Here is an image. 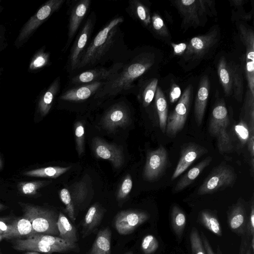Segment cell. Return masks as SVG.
Instances as JSON below:
<instances>
[{
    "instance_id": "54",
    "label": "cell",
    "mask_w": 254,
    "mask_h": 254,
    "mask_svg": "<svg viewBox=\"0 0 254 254\" xmlns=\"http://www.w3.org/2000/svg\"><path fill=\"white\" fill-rule=\"evenodd\" d=\"M252 251H254V235L252 236Z\"/></svg>"
},
{
    "instance_id": "1",
    "label": "cell",
    "mask_w": 254,
    "mask_h": 254,
    "mask_svg": "<svg viewBox=\"0 0 254 254\" xmlns=\"http://www.w3.org/2000/svg\"><path fill=\"white\" fill-rule=\"evenodd\" d=\"M124 19L116 16L108 22L89 42L84 51L76 71L101 66L109 61L115 63L125 61L129 52L126 50L120 26Z\"/></svg>"
},
{
    "instance_id": "57",
    "label": "cell",
    "mask_w": 254,
    "mask_h": 254,
    "mask_svg": "<svg viewBox=\"0 0 254 254\" xmlns=\"http://www.w3.org/2000/svg\"><path fill=\"white\" fill-rule=\"evenodd\" d=\"M246 254H252L251 250L249 249L247 251Z\"/></svg>"
},
{
    "instance_id": "17",
    "label": "cell",
    "mask_w": 254,
    "mask_h": 254,
    "mask_svg": "<svg viewBox=\"0 0 254 254\" xmlns=\"http://www.w3.org/2000/svg\"><path fill=\"white\" fill-rule=\"evenodd\" d=\"M91 5L90 0H80L72 4L70 8L68 23L67 39L64 48L66 51L78 31Z\"/></svg>"
},
{
    "instance_id": "24",
    "label": "cell",
    "mask_w": 254,
    "mask_h": 254,
    "mask_svg": "<svg viewBox=\"0 0 254 254\" xmlns=\"http://www.w3.org/2000/svg\"><path fill=\"white\" fill-rule=\"evenodd\" d=\"M112 232L109 227L100 230L87 254H110Z\"/></svg>"
},
{
    "instance_id": "2",
    "label": "cell",
    "mask_w": 254,
    "mask_h": 254,
    "mask_svg": "<svg viewBox=\"0 0 254 254\" xmlns=\"http://www.w3.org/2000/svg\"><path fill=\"white\" fill-rule=\"evenodd\" d=\"M154 55L148 52H131L121 69L97 92L94 99L103 100L114 98L135 91L134 82L144 75L154 64Z\"/></svg>"
},
{
    "instance_id": "46",
    "label": "cell",
    "mask_w": 254,
    "mask_h": 254,
    "mask_svg": "<svg viewBox=\"0 0 254 254\" xmlns=\"http://www.w3.org/2000/svg\"><path fill=\"white\" fill-rule=\"evenodd\" d=\"M181 95V90L179 86L173 83L171 87L169 93V99L172 103H174L178 100Z\"/></svg>"
},
{
    "instance_id": "42",
    "label": "cell",
    "mask_w": 254,
    "mask_h": 254,
    "mask_svg": "<svg viewBox=\"0 0 254 254\" xmlns=\"http://www.w3.org/2000/svg\"><path fill=\"white\" fill-rule=\"evenodd\" d=\"M132 187V181L130 174H127L124 178L117 194V199L122 201L126 199L129 194Z\"/></svg>"
},
{
    "instance_id": "11",
    "label": "cell",
    "mask_w": 254,
    "mask_h": 254,
    "mask_svg": "<svg viewBox=\"0 0 254 254\" xmlns=\"http://www.w3.org/2000/svg\"><path fill=\"white\" fill-rule=\"evenodd\" d=\"M149 218L148 213L144 211L134 209L123 210L114 217V227L120 235H129Z\"/></svg>"
},
{
    "instance_id": "9",
    "label": "cell",
    "mask_w": 254,
    "mask_h": 254,
    "mask_svg": "<svg viewBox=\"0 0 254 254\" xmlns=\"http://www.w3.org/2000/svg\"><path fill=\"white\" fill-rule=\"evenodd\" d=\"M236 179V175L229 167L220 165L207 176L199 187L197 193L204 195L213 193L230 186Z\"/></svg>"
},
{
    "instance_id": "36",
    "label": "cell",
    "mask_w": 254,
    "mask_h": 254,
    "mask_svg": "<svg viewBox=\"0 0 254 254\" xmlns=\"http://www.w3.org/2000/svg\"><path fill=\"white\" fill-rule=\"evenodd\" d=\"M60 86V77H58L44 94L40 104V111L43 116L47 115L49 112L54 97L59 91Z\"/></svg>"
},
{
    "instance_id": "21",
    "label": "cell",
    "mask_w": 254,
    "mask_h": 254,
    "mask_svg": "<svg viewBox=\"0 0 254 254\" xmlns=\"http://www.w3.org/2000/svg\"><path fill=\"white\" fill-rule=\"evenodd\" d=\"M209 81L206 75L201 77L197 90L194 106V115L197 126L202 122L209 93Z\"/></svg>"
},
{
    "instance_id": "10",
    "label": "cell",
    "mask_w": 254,
    "mask_h": 254,
    "mask_svg": "<svg viewBox=\"0 0 254 254\" xmlns=\"http://www.w3.org/2000/svg\"><path fill=\"white\" fill-rule=\"evenodd\" d=\"M124 61L114 63L109 67L99 66L89 68L73 76L69 83L72 86H78L95 82L107 81L121 69Z\"/></svg>"
},
{
    "instance_id": "51",
    "label": "cell",
    "mask_w": 254,
    "mask_h": 254,
    "mask_svg": "<svg viewBox=\"0 0 254 254\" xmlns=\"http://www.w3.org/2000/svg\"><path fill=\"white\" fill-rule=\"evenodd\" d=\"M2 219H0V234L2 235L9 228V224L6 223Z\"/></svg>"
},
{
    "instance_id": "43",
    "label": "cell",
    "mask_w": 254,
    "mask_h": 254,
    "mask_svg": "<svg viewBox=\"0 0 254 254\" xmlns=\"http://www.w3.org/2000/svg\"><path fill=\"white\" fill-rule=\"evenodd\" d=\"M141 247L144 254H152L158 249L159 243L153 235H147L142 239Z\"/></svg>"
},
{
    "instance_id": "25",
    "label": "cell",
    "mask_w": 254,
    "mask_h": 254,
    "mask_svg": "<svg viewBox=\"0 0 254 254\" xmlns=\"http://www.w3.org/2000/svg\"><path fill=\"white\" fill-rule=\"evenodd\" d=\"M212 160V158L211 156H208L184 174L177 183L174 188L175 191L182 190L190 185L202 171L210 164Z\"/></svg>"
},
{
    "instance_id": "29",
    "label": "cell",
    "mask_w": 254,
    "mask_h": 254,
    "mask_svg": "<svg viewBox=\"0 0 254 254\" xmlns=\"http://www.w3.org/2000/svg\"><path fill=\"white\" fill-rule=\"evenodd\" d=\"M75 211L80 209L85 202L88 194V187L85 180L75 183L68 190Z\"/></svg>"
},
{
    "instance_id": "30",
    "label": "cell",
    "mask_w": 254,
    "mask_h": 254,
    "mask_svg": "<svg viewBox=\"0 0 254 254\" xmlns=\"http://www.w3.org/2000/svg\"><path fill=\"white\" fill-rule=\"evenodd\" d=\"M231 74L232 94L240 101L243 95L244 82L240 67L234 64H228Z\"/></svg>"
},
{
    "instance_id": "58",
    "label": "cell",
    "mask_w": 254,
    "mask_h": 254,
    "mask_svg": "<svg viewBox=\"0 0 254 254\" xmlns=\"http://www.w3.org/2000/svg\"><path fill=\"white\" fill-rule=\"evenodd\" d=\"M3 239V236L1 234H0V241L2 239Z\"/></svg>"
},
{
    "instance_id": "38",
    "label": "cell",
    "mask_w": 254,
    "mask_h": 254,
    "mask_svg": "<svg viewBox=\"0 0 254 254\" xmlns=\"http://www.w3.org/2000/svg\"><path fill=\"white\" fill-rule=\"evenodd\" d=\"M60 197L65 206V211L72 221L75 220V211L70 192L67 189L64 188L60 191Z\"/></svg>"
},
{
    "instance_id": "49",
    "label": "cell",
    "mask_w": 254,
    "mask_h": 254,
    "mask_svg": "<svg viewBox=\"0 0 254 254\" xmlns=\"http://www.w3.org/2000/svg\"><path fill=\"white\" fill-rule=\"evenodd\" d=\"M49 59V55L46 54H42L36 58L34 62L35 67H41L44 65Z\"/></svg>"
},
{
    "instance_id": "4",
    "label": "cell",
    "mask_w": 254,
    "mask_h": 254,
    "mask_svg": "<svg viewBox=\"0 0 254 254\" xmlns=\"http://www.w3.org/2000/svg\"><path fill=\"white\" fill-rule=\"evenodd\" d=\"M23 212V217L31 224L35 234L59 237L57 226L59 214L53 210L38 205L19 203Z\"/></svg>"
},
{
    "instance_id": "34",
    "label": "cell",
    "mask_w": 254,
    "mask_h": 254,
    "mask_svg": "<svg viewBox=\"0 0 254 254\" xmlns=\"http://www.w3.org/2000/svg\"><path fill=\"white\" fill-rule=\"evenodd\" d=\"M199 222L209 231L218 236H222V229L216 216L208 210L201 211L198 216Z\"/></svg>"
},
{
    "instance_id": "32",
    "label": "cell",
    "mask_w": 254,
    "mask_h": 254,
    "mask_svg": "<svg viewBox=\"0 0 254 254\" xmlns=\"http://www.w3.org/2000/svg\"><path fill=\"white\" fill-rule=\"evenodd\" d=\"M217 73L225 96L232 94L231 74L228 64L225 58L222 57L217 65Z\"/></svg>"
},
{
    "instance_id": "15",
    "label": "cell",
    "mask_w": 254,
    "mask_h": 254,
    "mask_svg": "<svg viewBox=\"0 0 254 254\" xmlns=\"http://www.w3.org/2000/svg\"><path fill=\"white\" fill-rule=\"evenodd\" d=\"M168 161L167 151L162 146L148 152L143 171L144 179L150 182L158 179L165 171Z\"/></svg>"
},
{
    "instance_id": "47",
    "label": "cell",
    "mask_w": 254,
    "mask_h": 254,
    "mask_svg": "<svg viewBox=\"0 0 254 254\" xmlns=\"http://www.w3.org/2000/svg\"><path fill=\"white\" fill-rule=\"evenodd\" d=\"M175 55L183 56L185 54L188 47V43H180L178 44L171 43Z\"/></svg>"
},
{
    "instance_id": "44",
    "label": "cell",
    "mask_w": 254,
    "mask_h": 254,
    "mask_svg": "<svg viewBox=\"0 0 254 254\" xmlns=\"http://www.w3.org/2000/svg\"><path fill=\"white\" fill-rule=\"evenodd\" d=\"M235 130L241 143L242 145L247 144L250 136V129L246 123L241 121L235 126Z\"/></svg>"
},
{
    "instance_id": "33",
    "label": "cell",
    "mask_w": 254,
    "mask_h": 254,
    "mask_svg": "<svg viewBox=\"0 0 254 254\" xmlns=\"http://www.w3.org/2000/svg\"><path fill=\"white\" fill-rule=\"evenodd\" d=\"M71 166L61 167L59 166L47 167L38 168L23 173L25 176L31 177L57 178L68 171Z\"/></svg>"
},
{
    "instance_id": "27",
    "label": "cell",
    "mask_w": 254,
    "mask_h": 254,
    "mask_svg": "<svg viewBox=\"0 0 254 254\" xmlns=\"http://www.w3.org/2000/svg\"><path fill=\"white\" fill-rule=\"evenodd\" d=\"M57 226L59 237L71 243H77L78 238L76 229L62 212L59 214Z\"/></svg>"
},
{
    "instance_id": "48",
    "label": "cell",
    "mask_w": 254,
    "mask_h": 254,
    "mask_svg": "<svg viewBox=\"0 0 254 254\" xmlns=\"http://www.w3.org/2000/svg\"><path fill=\"white\" fill-rule=\"evenodd\" d=\"M247 233L250 236L254 234V206L253 203L251 206V212L249 220L247 224Z\"/></svg>"
},
{
    "instance_id": "50",
    "label": "cell",
    "mask_w": 254,
    "mask_h": 254,
    "mask_svg": "<svg viewBox=\"0 0 254 254\" xmlns=\"http://www.w3.org/2000/svg\"><path fill=\"white\" fill-rule=\"evenodd\" d=\"M201 240L205 249L206 254H215L213 251L207 238L202 232H201Z\"/></svg>"
},
{
    "instance_id": "59",
    "label": "cell",
    "mask_w": 254,
    "mask_h": 254,
    "mask_svg": "<svg viewBox=\"0 0 254 254\" xmlns=\"http://www.w3.org/2000/svg\"><path fill=\"white\" fill-rule=\"evenodd\" d=\"M125 254H133L131 252H128L127 253H126Z\"/></svg>"
},
{
    "instance_id": "31",
    "label": "cell",
    "mask_w": 254,
    "mask_h": 254,
    "mask_svg": "<svg viewBox=\"0 0 254 254\" xmlns=\"http://www.w3.org/2000/svg\"><path fill=\"white\" fill-rule=\"evenodd\" d=\"M154 97L160 127L162 132L165 133L168 117V106L164 94L159 87H157Z\"/></svg>"
},
{
    "instance_id": "8",
    "label": "cell",
    "mask_w": 254,
    "mask_h": 254,
    "mask_svg": "<svg viewBox=\"0 0 254 254\" xmlns=\"http://www.w3.org/2000/svg\"><path fill=\"white\" fill-rule=\"evenodd\" d=\"M95 22L96 15L92 12L86 19L71 48L66 66L70 73L76 71L81 57L89 43Z\"/></svg>"
},
{
    "instance_id": "56",
    "label": "cell",
    "mask_w": 254,
    "mask_h": 254,
    "mask_svg": "<svg viewBox=\"0 0 254 254\" xmlns=\"http://www.w3.org/2000/svg\"><path fill=\"white\" fill-rule=\"evenodd\" d=\"M2 166H3L2 161V160H1V157L0 156V170H1V169L2 168Z\"/></svg>"
},
{
    "instance_id": "37",
    "label": "cell",
    "mask_w": 254,
    "mask_h": 254,
    "mask_svg": "<svg viewBox=\"0 0 254 254\" xmlns=\"http://www.w3.org/2000/svg\"><path fill=\"white\" fill-rule=\"evenodd\" d=\"M48 182L44 181H34L30 182H21L18 183L17 188L20 193L26 195H34L38 190L47 184Z\"/></svg>"
},
{
    "instance_id": "22",
    "label": "cell",
    "mask_w": 254,
    "mask_h": 254,
    "mask_svg": "<svg viewBox=\"0 0 254 254\" xmlns=\"http://www.w3.org/2000/svg\"><path fill=\"white\" fill-rule=\"evenodd\" d=\"M35 234L30 221L24 217L17 218L10 223L2 235L3 239H22Z\"/></svg>"
},
{
    "instance_id": "39",
    "label": "cell",
    "mask_w": 254,
    "mask_h": 254,
    "mask_svg": "<svg viewBox=\"0 0 254 254\" xmlns=\"http://www.w3.org/2000/svg\"><path fill=\"white\" fill-rule=\"evenodd\" d=\"M152 30L158 35L167 37L169 36V31L163 19L157 13H154L151 16V25Z\"/></svg>"
},
{
    "instance_id": "60",
    "label": "cell",
    "mask_w": 254,
    "mask_h": 254,
    "mask_svg": "<svg viewBox=\"0 0 254 254\" xmlns=\"http://www.w3.org/2000/svg\"></svg>"
},
{
    "instance_id": "55",
    "label": "cell",
    "mask_w": 254,
    "mask_h": 254,
    "mask_svg": "<svg viewBox=\"0 0 254 254\" xmlns=\"http://www.w3.org/2000/svg\"><path fill=\"white\" fill-rule=\"evenodd\" d=\"M6 208V206L0 202V211H1Z\"/></svg>"
},
{
    "instance_id": "40",
    "label": "cell",
    "mask_w": 254,
    "mask_h": 254,
    "mask_svg": "<svg viewBox=\"0 0 254 254\" xmlns=\"http://www.w3.org/2000/svg\"><path fill=\"white\" fill-rule=\"evenodd\" d=\"M74 135L76 143V149L79 156L84 150L85 130L82 122H76L74 125Z\"/></svg>"
},
{
    "instance_id": "6",
    "label": "cell",
    "mask_w": 254,
    "mask_h": 254,
    "mask_svg": "<svg viewBox=\"0 0 254 254\" xmlns=\"http://www.w3.org/2000/svg\"><path fill=\"white\" fill-rule=\"evenodd\" d=\"M213 1L203 0H175L174 4L182 17V28H196L202 25V18L211 11Z\"/></svg>"
},
{
    "instance_id": "28",
    "label": "cell",
    "mask_w": 254,
    "mask_h": 254,
    "mask_svg": "<svg viewBox=\"0 0 254 254\" xmlns=\"http://www.w3.org/2000/svg\"><path fill=\"white\" fill-rule=\"evenodd\" d=\"M137 97L144 107H148L154 98L158 85V79L152 78L140 83Z\"/></svg>"
},
{
    "instance_id": "3",
    "label": "cell",
    "mask_w": 254,
    "mask_h": 254,
    "mask_svg": "<svg viewBox=\"0 0 254 254\" xmlns=\"http://www.w3.org/2000/svg\"><path fill=\"white\" fill-rule=\"evenodd\" d=\"M12 247L16 251H35L47 254L79 252L76 243L68 242L59 237L40 234L16 239L12 242Z\"/></svg>"
},
{
    "instance_id": "18",
    "label": "cell",
    "mask_w": 254,
    "mask_h": 254,
    "mask_svg": "<svg viewBox=\"0 0 254 254\" xmlns=\"http://www.w3.org/2000/svg\"><path fill=\"white\" fill-rule=\"evenodd\" d=\"M105 81H98L78 86H73L64 91L59 99L64 102L79 103L94 98Z\"/></svg>"
},
{
    "instance_id": "26",
    "label": "cell",
    "mask_w": 254,
    "mask_h": 254,
    "mask_svg": "<svg viewBox=\"0 0 254 254\" xmlns=\"http://www.w3.org/2000/svg\"><path fill=\"white\" fill-rule=\"evenodd\" d=\"M127 12L130 16L139 21L145 27L151 25V15L149 9L138 0L128 1Z\"/></svg>"
},
{
    "instance_id": "14",
    "label": "cell",
    "mask_w": 254,
    "mask_h": 254,
    "mask_svg": "<svg viewBox=\"0 0 254 254\" xmlns=\"http://www.w3.org/2000/svg\"><path fill=\"white\" fill-rule=\"evenodd\" d=\"M130 122L129 108L123 101L115 103L110 106L102 119L104 127L110 131H113L119 127H125Z\"/></svg>"
},
{
    "instance_id": "23",
    "label": "cell",
    "mask_w": 254,
    "mask_h": 254,
    "mask_svg": "<svg viewBox=\"0 0 254 254\" xmlns=\"http://www.w3.org/2000/svg\"><path fill=\"white\" fill-rule=\"evenodd\" d=\"M228 222L231 230L238 234H243L246 225L245 209L239 201L233 205L228 214Z\"/></svg>"
},
{
    "instance_id": "20",
    "label": "cell",
    "mask_w": 254,
    "mask_h": 254,
    "mask_svg": "<svg viewBox=\"0 0 254 254\" xmlns=\"http://www.w3.org/2000/svg\"><path fill=\"white\" fill-rule=\"evenodd\" d=\"M105 209L99 203H95L87 210L82 223L81 233L85 238L94 233L101 224Z\"/></svg>"
},
{
    "instance_id": "41",
    "label": "cell",
    "mask_w": 254,
    "mask_h": 254,
    "mask_svg": "<svg viewBox=\"0 0 254 254\" xmlns=\"http://www.w3.org/2000/svg\"><path fill=\"white\" fill-rule=\"evenodd\" d=\"M190 240L192 254H206L201 237L195 227L191 229Z\"/></svg>"
},
{
    "instance_id": "13",
    "label": "cell",
    "mask_w": 254,
    "mask_h": 254,
    "mask_svg": "<svg viewBox=\"0 0 254 254\" xmlns=\"http://www.w3.org/2000/svg\"><path fill=\"white\" fill-rule=\"evenodd\" d=\"M238 29L240 39L246 49L245 68L248 89L254 95V32L242 24Z\"/></svg>"
},
{
    "instance_id": "12",
    "label": "cell",
    "mask_w": 254,
    "mask_h": 254,
    "mask_svg": "<svg viewBox=\"0 0 254 254\" xmlns=\"http://www.w3.org/2000/svg\"><path fill=\"white\" fill-rule=\"evenodd\" d=\"M218 31L214 29L208 33L192 38L188 43L183 56L186 61L202 58L218 41Z\"/></svg>"
},
{
    "instance_id": "5",
    "label": "cell",
    "mask_w": 254,
    "mask_h": 254,
    "mask_svg": "<svg viewBox=\"0 0 254 254\" xmlns=\"http://www.w3.org/2000/svg\"><path fill=\"white\" fill-rule=\"evenodd\" d=\"M229 123L227 108L221 100L212 110L208 126L209 132L216 138L217 147L221 153L230 151L233 147L227 129Z\"/></svg>"
},
{
    "instance_id": "7",
    "label": "cell",
    "mask_w": 254,
    "mask_h": 254,
    "mask_svg": "<svg viewBox=\"0 0 254 254\" xmlns=\"http://www.w3.org/2000/svg\"><path fill=\"white\" fill-rule=\"evenodd\" d=\"M192 90L191 85H189L174 110L168 115L165 133L170 137L175 136L184 128L189 111Z\"/></svg>"
},
{
    "instance_id": "19",
    "label": "cell",
    "mask_w": 254,
    "mask_h": 254,
    "mask_svg": "<svg viewBox=\"0 0 254 254\" xmlns=\"http://www.w3.org/2000/svg\"><path fill=\"white\" fill-rule=\"evenodd\" d=\"M208 150L205 147L193 142H189L181 148L180 158L173 174L171 180H173L184 173L191 164Z\"/></svg>"
},
{
    "instance_id": "45",
    "label": "cell",
    "mask_w": 254,
    "mask_h": 254,
    "mask_svg": "<svg viewBox=\"0 0 254 254\" xmlns=\"http://www.w3.org/2000/svg\"><path fill=\"white\" fill-rule=\"evenodd\" d=\"M250 136L247 142L249 151L251 157V165L254 168V124H250Z\"/></svg>"
},
{
    "instance_id": "35",
    "label": "cell",
    "mask_w": 254,
    "mask_h": 254,
    "mask_svg": "<svg viewBox=\"0 0 254 254\" xmlns=\"http://www.w3.org/2000/svg\"><path fill=\"white\" fill-rule=\"evenodd\" d=\"M186 216L177 205H174L171 210V225L174 233L181 239L186 225Z\"/></svg>"
},
{
    "instance_id": "52",
    "label": "cell",
    "mask_w": 254,
    "mask_h": 254,
    "mask_svg": "<svg viewBox=\"0 0 254 254\" xmlns=\"http://www.w3.org/2000/svg\"><path fill=\"white\" fill-rule=\"evenodd\" d=\"M232 2L233 3V4L236 7H241L242 4L244 0H232Z\"/></svg>"
},
{
    "instance_id": "53",
    "label": "cell",
    "mask_w": 254,
    "mask_h": 254,
    "mask_svg": "<svg viewBox=\"0 0 254 254\" xmlns=\"http://www.w3.org/2000/svg\"><path fill=\"white\" fill-rule=\"evenodd\" d=\"M24 254H40V253L35 251H27Z\"/></svg>"
},
{
    "instance_id": "16",
    "label": "cell",
    "mask_w": 254,
    "mask_h": 254,
    "mask_svg": "<svg viewBox=\"0 0 254 254\" xmlns=\"http://www.w3.org/2000/svg\"><path fill=\"white\" fill-rule=\"evenodd\" d=\"M92 149L97 158L110 161L116 168L122 166L124 154L123 149L119 146L96 137L92 139Z\"/></svg>"
}]
</instances>
